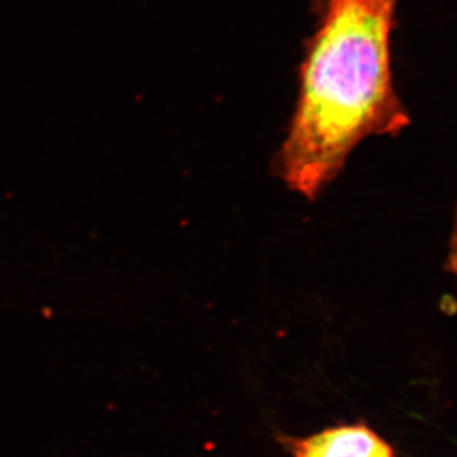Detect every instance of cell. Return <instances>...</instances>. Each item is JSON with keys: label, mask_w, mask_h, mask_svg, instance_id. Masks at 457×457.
Listing matches in <instances>:
<instances>
[{"label": "cell", "mask_w": 457, "mask_h": 457, "mask_svg": "<svg viewBox=\"0 0 457 457\" xmlns=\"http://www.w3.org/2000/svg\"><path fill=\"white\" fill-rule=\"evenodd\" d=\"M396 0H330L300 75V93L278 156L282 180L312 201L370 137L410 125L392 80Z\"/></svg>", "instance_id": "6da1fadb"}, {"label": "cell", "mask_w": 457, "mask_h": 457, "mask_svg": "<svg viewBox=\"0 0 457 457\" xmlns=\"http://www.w3.org/2000/svg\"><path fill=\"white\" fill-rule=\"evenodd\" d=\"M279 443L291 457H395L391 445L362 423L308 436H279Z\"/></svg>", "instance_id": "7a4b0ae2"}, {"label": "cell", "mask_w": 457, "mask_h": 457, "mask_svg": "<svg viewBox=\"0 0 457 457\" xmlns=\"http://www.w3.org/2000/svg\"><path fill=\"white\" fill-rule=\"evenodd\" d=\"M445 268L449 270L450 275L453 277L454 281L457 282V207L456 212H454L453 228H452Z\"/></svg>", "instance_id": "3957f363"}]
</instances>
